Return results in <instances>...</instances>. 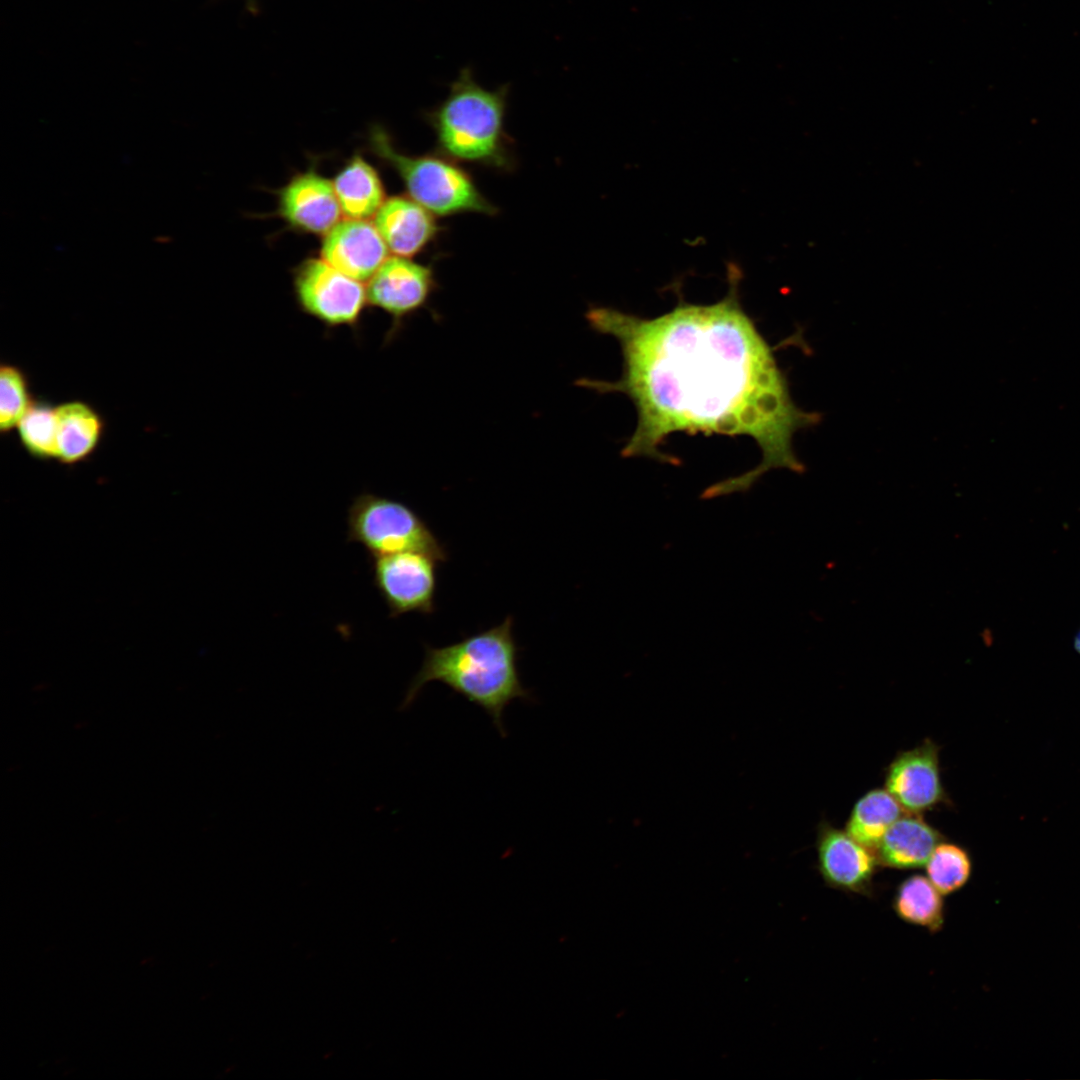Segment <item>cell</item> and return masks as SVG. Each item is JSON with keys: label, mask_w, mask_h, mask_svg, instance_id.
Here are the masks:
<instances>
[{"label": "cell", "mask_w": 1080, "mask_h": 1080, "mask_svg": "<svg viewBox=\"0 0 1080 1080\" xmlns=\"http://www.w3.org/2000/svg\"><path fill=\"white\" fill-rule=\"evenodd\" d=\"M728 290L715 303L679 299L673 309L644 318L606 306H590L592 330L619 344L622 372L615 381L580 378L578 386L621 393L632 402L635 429L624 458L680 465L662 451L675 433L752 439L760 462L747 470L758 482L773 469L806 471L795 434L818 425L822 414L794 402L788 378L772 347L740 301L741 270L729 264Z\"/></svg>", "instance_id": "cell-1"}, {"label": "cell", "mask_w": 1080, "mask_h": 1080, "mask_svg": "<svg viewBox=\"0 0 1080 1080\" xmlns=\"http://www.w3.org/2000/svg\"><path fill=\"white\" fill-rule=\"evenodd\" d=\"M518 653L511 616L459 642L444 647L426 645L422 665L412 677L399 709H409L424 686L437 681L482 708L505 737L503 714L507 706L516 699L534 700L521 682Z\"/></svg>", "instance_id": "cell-2"}, {"label": "cell", "mask_w": 1080, "mask_h": 1080, "mask_svg": "<svg viewBox=\"0 0 1080 1080\" xmlns=\"http://www.w3.org/2000/svg\"><path fill=\"white\" fill-rule=\"evenodd\" d=\"M509 86L487 89L462 68L447 96L426 113L437 153L457 162L512 171L516 159L505 132Z\"/></svg>", "instance_id": "cell-3"}, {"label": "cell", "mask_w": 1080, "mask_h": 1080, "mask_svg": "<svg viewBox=\"0 0 1080 1080\" xmlns=\"http://www.w3.org/2000/svg\"><path fill=\"white\" fill-rule=\"evenodd\" d=\"M373 152L393 168L408 196L437 217L462 213L494 216L498 208L478 189L457 162L439 154L407 155L398 151L381 127L370 137Z\"/></svg>", "instance_id": "cell-4"}, {"label": "cell", "mask_w": 1080, "mask_h": 1080, "mask_svg": "<svg viewBox=\"0 0 1080 1080\" xmlns=\"http://www.w3.org/2000/svg\"><path fill=\"white\" fill-rule=\"evenodd\" d=\"M347 542L360 544L370 558L402 551H422L440 563L445 547L411 507L370 492L356 496L347 510Z\"/></svg>", "instance_id": "cell-5"}, {"label": "cell", "mask_w": 1080, "mask_h": 1080, "mask_svg": "<svg viewBox=\"0 0 1080 1080\" xmlns=\"http://www.w3.org/2000/svg\"><path fill=\"white\" fill-rule=\"evenodd\" d=\"M298 308L327 329L359 328L367 291L361 281L340 272L322 258H307L293 271Z\"/></svg>", "instance_id": "cell-6"}, {"label": "cell", "mask_w": 1080, "mask_h": 1080, "mask_svg": "<svg viewBox=\"0 0 1080 1080\" xmlns=\"http://www.w3.org/2000/svg\"><path fill=\"white\" fill-rule=\"evenodd\" d=\"M370 559L373 584L390 618L435 611L440 562L434 556L422 551H402Z\"/></svg>", "instance_id": "cell-7"}, {"label": "cell", "mask_w": 1080, "mask_h": 1080, "mask_svg": "<svg viewBox=\"0 0 1080 1080\" xmlns=\"http://www.w3.org/2000/svg\"><path fill=\"white\" fill-rule=\"evenodd\" d=\"M436 286L430 265L395 255L382 263L368 280L366 291L368 305L391 319L388 340L398 334L409 317L427 305Z\"/></svg>", "instance_id": "cell-8"}, {"label": "cell", "mask_w": 1080, "mask_h": 1080, "mask_svg": "<svg viewBox=\"0 0 1080 1080\" xmlns=\"http://www.w3.org/2000/svg\"><path fill=\"white\" fill-rule=\"evenodd\" d=\"M940 746L929 738L898 752L885 770L884 788L906 813L951 806L941 778Z\"/></svg>", "instance_id": "cell-9"}, {"label": "cell", "mask_w": 1080, "mask_h": 1080, "mask_svg": "<svg viewBox=\"0 0 1080 1080\" xmlns=\"http://www.w3.org/2000/svg\"><path fill=\"white\" fill-rule=\"evenodd\" d=\"M817 867L824 882L845 892L867 894L880 865L875 853L846 830L822 820L817 827Z\"/></svg>", "instance_id": "cell-10"}, {"label": "cell", "mask_w": 1080, "mask_h": 1080, "mask_svg": "<svg viewBox=\"0 0 1080 1080\" xmlns=\"http://www.w3.org/2000/svg\"><path fill=\"white\" fill-rule=\"evenodd\" d=\"M278 214L294 230L326 235L341 219L333 183L314 169L293 176L278 192Z\"/></svg>", "instance_id": "cell-11"}, {"label": "cell", "mask_w": 1080, "mask_h": 1080, "mask_svg": "<svg viewBox=\"0 0 1080 1080\" xmlns=\"http://www.w3.org/2000/svg\"><path fill=\"white\" fill-rule=\"evenodd\" d=\"M389 250L368 220L345 218L323 236L320 254L328 264L358 281L369 280Z\"/></svg>", "instance_id": "cell-12"}, {"label": "cell", "mask_w": 1080, "mask_h": 1080, "mask_svg": "<svg viewBox=\"0 0 1080 1080\" xmlns=\"http://www.w3.org/2000/svg\"><path fill=\"white\" fill-rule=\"evenodd\" d=\"M374 225L388 250L407 258L422 252L441 230L434 214L408 195L387 198L374 216Z\"/></svg>", "instance_id": "cell-13"}, {"label": "cell", "mask_w": 1080, "mask_h": 1080, "mask_svg": "<svg viewBox=\"0 0 1080 1080\" xmlns=\"http://www.w3.org/2000/svg\"><path fill=\"white\" fill-rule=\"evenodd\" d=\"M945 836L921 814L904 813L886 831L875 855L880 865L901 869L924 867Z\"/></svg>", "instance_id": "cell-14"}, {"label": "cell", "mask_w": 1080, "mask_h": 1080, "mask_svg": "<svg viewBox=\"0 0 1080 1080\" xmlns=\"http://www.w3.org/2000/svg\"><path fill=\"white\" fill-rule=\"evenodd\" d=\"M56 418L57 460L75 465L88 459L103 439V416L85 401L70 400L56 405Z\"/></svg>", "instance_id": "cell-15"}, {"label": "cell", "mask_w": 1080, "mask_h": 1080, "mask_svg": "<svg viewBox=\"0 0 1080 1080\" xmlns=\"http://www.w3.org/2000/svg\"><path fill=\"white\" fill-rule=\"evenodd\" d=\"M332 183L345 218L368 220L387 199L379 173L359 154L344 165Z\"/></svg>", "instance_id": "cell-16"}, {"label": "cell", "mask_w": 1080, "mask_h": 1080, "mask_svg": "<svg viewBox=\"0 0 1080 1080\" xmlns=\"http://www.w3.org/2000/svg\"><path fill=\"white\" fill-rule=\"evenodd\" d=\"M904 813L900 804L885 788H874L855 802L845 830L875 853L888 828Z\"/></svg>", "instance_id": "cell-17"}, {"label": "cell", "mask_w": 1080, "mask_h": 1080, "mask_svg": "<svg viewBox=\"0 0 1080 1080\" xmlns=\"http://www.w3.org/2000/svg\"><path fill=\"white\" fill-rule=\"evenodd\" d=\"M892 907L902 921L936 933L943 928L945 903L943 895L927 876L912 874L897 887Z\"/></svg>", "instance_id": "cell-18"}, {"label": "cell", "mask_w": 1080, "mask_h": 1080, "mask_svg": "<svg viewBox=\"0 0 1080 1080\" xmlns=\"http://www.w3.org/2000/svg\"><path fill=\"white\" fill-rule=\"evenodd\" d=\"M16 429L22 447L31 457L57 459L56 405L34 398Z\"/></svg>", "instance_id": "cell-19"}, {"label": "cell", "mask_w": 1080, "mask_h": 1080, "mask_svg": "<svg viewBox=\"0 0 1080 1080\" xmlns=\"http://www.w3.org/2000/svg\"><path fill=\"white\" fill-rule=\"evenodd\" d=\"M926 876L943 895L962 889L972 874V859L963 846L943 840L932 852L926 865Z\"/></svg>", "instance_id": "cell-20"}, {"label": "cell", "mask_w": 1080, "mask_h": 1080, "mask_svg": "<svg viewBox=\"0 0 1080 1080\" xmlns=\"http://www.w3.org/2000/svg\"><path fill=\"white\" fill-rule=\"evenodd\" d=\"M29 380L22 368L11 363L0 366V432L13 431L31 402Z\"/></svg>", "instance_id": "cell-21"}, {"label": "cell", "mask_w": 1080, "mask_h": 1080, "mask_svg": "<svg viewBox=\"0 0 1080 1080\" xmlns=\"http://www.w3.org/2000/svg\"><path fill=\"white\" fill-rule=\"evenodd\" d=\"M247 3H248V8L250 10H252V11L256 10V1L255 0H247Z\"/></svg>", "instance_id": "cell-22"}]
</instances>
